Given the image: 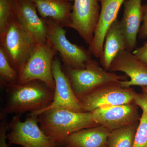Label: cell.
Masks as SVG:
<instances>
[{
    "mask_svg": "<svg viewBox=\"0 0 147 147\" xmlns=\"http://www.w3.org/2000/svg\"><path fill=\"white\" fill-rule=\"evenodd\" d=\"M21 116L16 115L8 123L7 137L9 144L24 147H60L38 125V116L29 115L24 121H21Z\"/></svg>",
    "mask_w": 147,
    "mask_h": 147,
    "instance_id": "obj_7",
    "label": "cell"
},
{
    "mask_svg": "<svg viewBox=\"0 0 147 147\" xmlns=\"http://www.w3.org/2000/svg\"><path fill=\"white\" fill-rule=\"evenodd\" d=\"M126 50V45L121 32L119 21L117 19L108 29L105 35L103 50L100 58V64L109 71L117 55Z\"/></svg>",
    "mask_w": 147,
    "mask_h": 147,
    "instance_id": "obj_18",
    "label": "cell"
},
{
    "mask_svg": "<svg viewBox=\"0 0 147 147\" xmlns=\"http://www.w3.org/2000/svg\"><path fill=\"white\" fill-rule=\"evenodd\" d=\"M142 0H126L123 3V15L119 21L126 50L132 52L136 49L137 36L143 21Z\"/></svg>",
    "mask_w": 147,
    "mask_h": 147,
    "instance_id": "obj_15",
    "label": "cell"
},
{
    "mask_svg": "<svg viewBox=\"0 0 147 147\" xmlns=\"http://www.w3.org/2000/svg\"><path fill=\"white\" fill-rule=\"evenodd\" d=\"M101 4L100 15L94 35L89 45L90 53L95 57L102 55L105 35L116 20L122 5L125 0H98Z\"/></svg>",
    "mask_w": 147,
    "mask_h": 147,
    "instance_id": "obj_14",
    "label": "cell"
},
{
    "mask_svg": "<svg viewBox=\"0 0 147 147\" xmlns=\"http://www.w3.org/2000/svg\"><path fill=\"white\" fill-rule=\"evenodd\" d=\"M132 147H147V115L144 111L135 133Z\"/></svg>",
    "mask_w": 147,
    "mask_h": 147,
    "instance_id": "obj_22",
    "label": "cell"
},
{
    "mask_svg": "<svg viewBox=\"0 0 147 147\" xmlns=\"http://www.w3.org/2000/svg\"><path fill=\"white\" fill-rule=\"evenodd\" d=\"M146 1H147V0H146Z\"/></svg>",
    "mask_w": 147,
    "mask_h": 147,
    "instance_id": "obj_31",
    "label": "cell"
},
{
    "mask_svg": "<svg viewBox=\"0 0 147 147\" xmlns=\"http://www.w3.org/2000/svg\"><path fill=\"white\" fill-rule=\"evenodd\" d=\"M6 86L8 100L2 113L5 115L38 112L47 108L54 99L55 90L38 80Z\"/></svg>",
    "mask_w": 147,
    "mask_h": 147,
    "instance_id": "obj_2",
    "label": "cell"
},
{
    "mask_svg": "<svg viewBox=\"0 0 147 147\" xmlns=\"http://www.w3.org/2000/svg\"><path fill=\"white\" fill-rule=\"evenodd\" d=\"M36 44L20 26L15 17L0 36V47L18 74L30 57Z\"/></svg>",
    "mask_w": 147,
    "mask_h": 147,
    "instance_id": "obj_6",
    "label": "cell"
},
{
    "mask_svg": "<svg viewBox=\"0 0 147 147\" xmlns=\"http://www.w3.org/2000/svg\"><path fill=\"white\" fill-rule=\"evenodd\" d=\"M143 17V24L139 31L138 37L142 40L147 38V4L142 5Z\"/></svg>",
    "mask_w": 147,
    "mask_h": 147,
    "instance_id": "obj_24",
    "label": "cell"
},
{
    "mask_svg": "<svg viewBox=\"0 0 147 147\" xmlns=\"http://www.w3.org/2000/svg\"><path fill=\"white\" fill-rule=\"evenodd\" d=\"M40 128L54 143L64 146L70 134L81 129L98 126L91 112H75L65 109H53L38 116Z\"/></svg>",
    "mask_w": 147,
    "mask_h": 147,
    "instance_id": "obj_1",
    "label": "cell"
},
{
    "mask_svg": "<svg viewBox=\"0 0 147 147\" xmlns=\"http://www.w3.org/2000/svg\"><path fill=\"white\" fill-rule=\"evenodd\" d=\"M15 17L20 26L36 43L47 41V28L38 15L36 7L30 0H15Z\"/></svg>",
    "mask_w": 147,
    "mask_h": 147,
    "instance_id": "obj_12",
    "label": "cell"
},
{
    "mask_svg": "<svg viewBox=\"0 0 147 147\" xmlns=\"http://www.w3.org/2000/svg\"><path fill=\"white\" fill-rule=\"evenodd\" d=\"M74 94L79 99L104 84L127 81V75H121L102 68L94 59L89 61L83 68L63 67Z\"/></svg>",
    "mask_w": 147,
    "mask_h": 147,
    "instance_id": "obj_3",
    "label": "cell"
},
{
    "mask_svg": "<svg viewBox=\"0 0 147 147\" xmlns=\"http://www.w3.org/2000/svg\"><path fill=\"white\" fill-rule=\"evenodd\" d=\"M109 71L124 72L129 81H120L123 88L131 86H147V66L133 54L125 50L120 52L114 59Z\"/></svg>",
    "mask_w": 147,
    "mask_h": 147,
    "instance_id": "obj_13",
    "label": "cell"
},
{
    "mask_svg": "<svg viewBox=\"0 0 147 147\" xmlns=\"http://www.w3.org/2000/svg\"><path fill=\"white\" fill-rule=\"evenodd\" d=\"M111 131L98 125L81 129L68 136L65 147H102L107 143Z\"/></svg>",
    "mask_w": 147,
    "mask_h": 147,
    "instance_id": "obj_17",
    "label": "cell"
},
{
    "mask_svg": "<svg viewBox=\"0 0 147 147\" xmlns=\"http://www.w3.org/2000/svg\"><path fill=\"white\" fill-rule=\"evenodd\" d=\"M42 18H50L64 28H69L73 3L67 0H30Z\"/></svg>",
    "mask_w": 147,
    "mask_h": 147,
    "instance_id": "obj_16",
    "label": "cell"
},
{
    "mask_svg": "<svg viewBox=\"0 0 147 147\" xmlns=\"http://www.w3.org/2000/svg\"><path fill=\"white\" fill-rule=\"evenodd\" d=\"M67 1L71 3H73L74 1V0H67Z\"/></svg>",
    "mask_w": 147,
    "mask_h": 147,
    "instance_id": "obj_29",
    "label": "cell"
},
{
    "mask_svg": "<svg viewBox=\"0 0 147 147\" xmlns=\"http://www.w3.org/2000/svg\"><path fill=\"white\" fill-rule=\"evenodd\" d=\"M142 92L147 95V86L142 87Z\"/></svg>",
    "mask_w": 147,
    "mask_h": 147,
    "instance_id": "obj_27",
    "label": "cell"
},
{
    "mask_svg": "<svg viewBox=\"0 0 147 147\" xmlns=\"http://www.w3.org/2000/svg\"><path fill=\"white\" fill-rule=\"evenodd\" d=\"M134 102L135 104L144 111L147 115V95L144 93H137L134 98Z\"/></svg>",
    "mask_w": 147,
    "mask_h": 147,
    "instance_id": "obj_26",
    "label": "cell"
},
{
    "mask_svg": "<svg viewBox=\"0 0 147 147\" xmlns=\"http://www.w3.org/2000/svg\"><path fill=\"white\" fill-rule=\"evenodd\" d=\"M98 0H74L69 28L77 32L86 44L93 38L99 15Z\"/></svg>",
    "mask_w": 147,
    "mask_h": 147,
    "instance_id": "obj_10",
    "label": "cell"
},
{
    "mask_svg": "<svg viewBox=\"0 0 147 147\" xmlns=\"http://www.w3.org/2000/svg\"><path fill=\"white\" fill-rule=\"evenodd\" d=\"M120 82L104 84L79 99L84 112L134 102L137 93L130 87H122Z\"/></svg>",
    "mask_w": 147,
    "mask_h": 147,
    "instance_id": "obj_8",
    "label": "cell"
},
{
    "mask_svg": "<svg viewBox=\"0 0 147 147\" xmlns=\"http://www.w3.org/2000/svg\"><path fill=\"white\" fill-rule=\"evenodd\" d=\"M132 53L147 66V42H145L141 47L136 48Z\"/></svg>",
    "mask_w": 147,
    "mask_h": 147,
    "instance_id": "obj_25",
    "label": "cell"
},
{
    "mask_svg": "<svg viewBox=\"0 0 147 147\" xmlns=\"http://www.w3.org/2000/svg\"><path fill=\"white\" fill-rule=\"evenodd\" d=\"M57 51L46 41L36 45L28 60L18 72L17 84H24L34 80L41 81L55 90L52 64Z\"/></svg>",
    "mask_w": 147,
    "mask_h": 147,
    "instance_id": "obj_5",
    "label": "cell"
},
{
    "mask_svg": "<svg viewBox=\"0 0 147 147\" xmlns=\"http://www.w3.org/2000/svg\"><path fill=\"white\" fill-rule=\"evenodd\" d=\"M15 0H0V36L15 17Z\"/></svg>",
    "mask_w": 147,
    "mask_h": 147,
    "instance_id": "obj_21",
    "label": "cell"
},
{
    "mask_svg": "<svg viewBox=\"0 0 147 147\" xmlns=\"http://www.w3.org/2000/svg\"><path fill=\"white\" fill-rule=\"evenodd\" d=\"M134 102L97 108L92 111L93 120L98 125L112 131L139 122L141 117Z\"/></svg>",
    "mask_w": 147,
    "mask_h": 147,
    "instance_id": "obj_11",
    "label": "cell"
},
{
    "mask_svg": "<svg viewBox=\"0 0 147 147\" xmlns=\"http://www.w3.org/2000/svg\"><path fill=\"white\" fill-rule=\"evenodd\" d=\"M102 147H109L108 146V145L107 144H105V145H104V146H102Z\"/></svg>",
    "mask_w": 147,
    "mask_h": 147,
    "instance_id": "obj_28",
    "label": "cell"
},
{
    "mask_svg": "<svg viewBox=\"0 0 147 147\" xmlns=\"http://www.w3.org/2000/svg\"><path fill=\"white\" fill-rule=\"evenodd\" d=\"M139 122L111 131L107 141L109 147H132Z\"/></svg>",
    "mask_w": 147,
    "mask_h": 147,
    "instance_id": "obj_19",
    "label": "cell"
},
{
    "mask_svg": "<svg viewBox=\"0 0 147 147\" xmlns=\"http://www.w3.org/2000/svg\"><path fill=\"white\" fill-rule=\"evenodd\" d=\"M0 76L1 83L4 86L17 84L18 74L11 65L3 48L0 47Z\"/></svg>",
    "mask_w": 147,
    "mask_h": 147,
    "instance_id": "obj_20",
    "label": "cell"
},
{
    "mask_svg": "<svg viewBox=\"0 0 147 147\" xmlns=\"http://www.w3.org/2000/svg\"><path fill=\"white\" fill-rule=\"evenodd\" d=\"M47 28V41L57 52L64 66L73 69L85 67L92 55L84 47L71 43L60 24L50 18H43Z\"/></svg>",
    "mask_w": 147,
    "mask_h": 147,
    "instance_id": "obj_4",
    "label": "cell"
},
{
    "mask_svg": "<svg viewBox=\"0 0 147 147\" xmlns=\"http://www.w3.org/2000/svg\"><path fill=\"white\" fill-rule=\"evenodd\" d=\"M146 42H147V38H146Z\"/></svg>",
    "mask_w": 147,
    "mask_h": 147,
    "instance_id": "obj_30",
    "label": "cell"
},
{
    "mask_svg": "<svg viewBox=\"0 0 147 147\" xmlns=\"http://www.w3.org/2000/svg\"><path fill=\"white\" fill-rule=\"evenodd\" d=\"M55 88L54 99L47 108L29 115L38 116L40 113L53 109H63L75 112H85L81 101L74 94L68 77L59 59L55 57L52 64Z\"/></svg>",
    "mask_w": 147,
    "mask_h": 147,
    "instance_id": "obj_9",
    "label": "cell"
},
{
    "mask_svg": "<svg viewBox=\"0 0 147 147\" xmlns=\"http://www.w3.org/2000/svg\"><path fill=\"white\" fill-rule=\"evenodd\" d=\"M5 116L1 115L2 121L0 125V147H8L7 134L8 131V123L6 120Z\"/></svg>",
    "mask_w": 147,
    "mask_h": 147,
    "instance_id": "obj_23",
    "label": "cell"
}]
</instances>
